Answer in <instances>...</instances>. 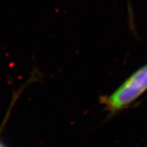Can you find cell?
<instances>
[{
	"mask_svg": "<svg viewBox=\"0 0 147 147\" xmlns=\"http://www.w3.org/2000/svg\"><path fill=\"white\" fill-rule=\"evenodd\" d=\"M0 147H5V146H4L3 144H1V143H0Z\"/></svg>",
	"mask_w": 147,
	"mask_h": 147,
	"instance_id": "7a4b0ae2",
	"label": "cell"
},
{
	"mask_svg": "<svg viewBox=\"0 0 147 147\" xmlns=\"http://www.w3.org/2000/svg\"><path fill=\"white\" fill-rule=\"evenodd\" d=\"M147 91V64L131 75L111 94L100 97V103L110 114L126 109Z\"/></svg>",
	"mask_w": 147,
	"mask_h": 147,
	"instance_id": "6da1fadb",
	"label": "cell"
}]
</instances>
